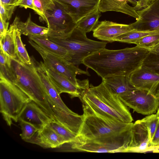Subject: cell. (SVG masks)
Listing matches in <instances>:
<instances>
[{"instance_id": "6da1fadb", "label": "cell", "mask_w": 159, "mask_h": 159, "mask_svg": "<svg viewBox=\"0 0 159 159\" xmlns=\"http://www.w3.org/2000/svg\"><path fill=\"white\" fill-rule=\"evenodd\" d=\"M149 52L137 45L117 50L105 48L85 58L82 64L102 79L115 76H129L142 66Z\"/></svg>"}, {"instance_id": "7a4b0ae2", "label": "cell", "mask_w": 159, "mask_h": 159, "mask_svg": "<svg viewBox=\"0 0 159 159\" xmlns=\"http://www.w3.org/2000/svg\"><path fill=\"white\" fill-rule=\"evenodd\" d=\"M79 98L84 113L120 122L131 123L133 120L127 107L102 81L96 86L90 84Z\"/></svg>"}, {"instance_id": "3957f363", "label": "cell", "mask_w": 159, "mask_h": 159, "mask_svg": "<svg viewBox=\"0 0 159 159\" xmlns=\"http://www.w3.org/2000/svg\"><path fill=\"white\" fill-rule=\"evenodd\" d=\"M83 114V122L75 139L127 148L133 123L113 121L94 115Z\"/></svg>"}, {"instance_id": "277c9868", "label": "cell", "mask_w": 159, "mask_h": 159, "mask_svg": "<svg viewBox=\"0 0 159 159\" xmlns=\"http://www.w3.org/2000/svg\"><path fill=\"white\" fill-rule=\"evenodd\" d=\"M13 83L37 104L52 120L53 113L48 102L46 93L33 62L28 65L18 59L10 57Z\"/></svg>"}, {"instance_id": "5b68a950", "label": "cell", "mask_w": 159, "mask_h": 159, "mask_svg": "<svg viewBox=\"0 0 159 159\" xmlns=\"http://www.w3.org/2000/svg\"><path fill=\"white\" fill-rule=\"evenodd\" d=\"M42 83L48 102L53 113V120L71 129L78 123L79 115L69 109L62 101L56 89L51 82L45 68L43 63L30 57Z\"/></svg>"}, {"instance_id": "8992f818", "label": "cell", "mask_w": 159, "mask_h": 159, "mask_svg": "<svg viewBox=\"0 0 159 159\" xmlns=\"http://www.w3.org/2000/svg\"><path fill=\"white\" fill-rule=\"evenodd\" d=\"M85 32L76 27L70 34L64 39L48 37L54 43L68 52L70 61L78 66L84 59L93 53L105 48L107 42L97 41L88 39Z\"/></svg>"}, {"instance_id": "52a82bcc", "label": "cell", "mask_w": 159, "mask_h": 159, "mask_svg": "<svg viewBox=\"0 0 159 159\" xmlns=\"http://www.w3.org/2000/svg\"><path fill=\"white\" fill-rule=\"evenodd\" d=\"M32 101L13 83L0 76V112L7 124L11 126L12 121H18L24 106Z\"/></svg>"}, {"instance_id": "ba28073f", "label": "cell", "mask_w": 159, "mask_h": 159, "mask_svg": "<svg viewBox=\"0 0 159 159\" xmlns=\"http://www.w3.org/2000/svg\"><path fill=\"white\" fill-rule=\"evenodd\" d=\"M29 42L40 54L45 66L62 75L83 90H86L89 88L88 79L80 80L76 78L77 75L90 76L87 71L83 70L71 62L46 51L31 40Z\"/></svg>"}, {"instance_id": "9c48e42d", "label": "cell", "mask_w": 159, "mask_h": 159, "mask_svg": "<svg viewBox=\"0 0 159 159\" xmlns=\"http://www.w3.org/2000/svg\"><path fill=\"white\" fill-rule=\"evenodd\" d=\"M54 4L45 13L48 37L64 39L68 37L77 25L62 4L54 0Z\"/></svg>"}, {"instance_id": "30bf717a", "label": "cell", "mask_w": 159, "mask_h": 159, "mask_svg": "<svg viewBox=\"0 0 159 159\" xmlns=\"http://www.w3.org/2000/svg\"><path fill=\"white\" fill-rule=\"evenodd\" d=\"M118 96L126 106L143 115L155 113L159 107V97L143 90L137 89Z\"/></svg>"}, {"instance_id": "8fae6325", "label": "cell", "mask_w": 159, "mask_h": 159, "mask_svg": "<svg viewBox=\"0 0 159 159\" xmlns=\"http://www.w3.org/2000/svg\"><path fill=\"white\" fill-rule=\"evenodd\" d=\"M156 149L152 145L145 123L140 120L133 123L126 152L142 153L152 152Z\"/></svg>"}, {"instance_id": "7c38bea8", "label": "cell", "mask_w": 159, "mask_h": 159, "mask_svg": "<svg viewBox=\"0 0 159 159\" xmlns=\"http://www.w3.org/2000/svg\"><path fill=\"white\" fill-rule=\"evenodd\" d=\"M129 77L136 89L159 97V74L142 65Z\"/></svg>"}, {"instance_id": "4fadbf2b", "label": "cell", "mask_w": 159, "mask_h": 159, "mask_svg": "<svg viewBox=\"0 0 159 159\" xmlns=\"http://www.w3.org/2000/svg\"><path fill=\"white\" fill-rule=\"evenodd\" d=\"M137 11L138 18L130 24L134 30L141 31L159 30V0L152 2L147 7Z\"/></svg>"}, {"instance_id": "5bb4252c", "label": "cell", "mask_w": 159, "mask_h": 159, "mask_svg": "<svg viewBox=\"0 0 159 159\" xmlns=\"http://www.w3.org/2000/svg\"><path fill=\"white\" fill-rule=\"evenodd\" d=\"M63 5L75 22L78 23L98 9L100 0H56Z\"/></svg>"}, {"instance_id": "9a60e30c", "label": "cell", "mask_w": 159, "mask_h": 159, "mask_svg": "<svg viewBox=\"0 0 159 159\" xmlns=\"http://www.w3.org/2000/svg\"><path fill=\"white\" fill-rule=\"evenodd\" d=\"M134 30L131 24L118 23L105 20L99 21L93 31L94 37L107 42H115L120 35Z\"/></svg>"}, {"instance_id": "2e32d148", "label": "cell", "mask_w": 159, "mask_h": 159, "mask_svg": "<svg viewBox=\"0 0 159 159\" xmlns=\"http://www.w3.org/2000/svg\"><path fill=\"white\" fill-rule=\"evenodd\" d=\"M52 120L44 111L32 101L24 107L18 118V121L29 123L38 130L43 128Z\"/></svg>"}, {"instance_id": "e0dca14e", "label": "cell", "mask_w": 159, "mask_h": 159, "mask_svg": "<svg viewBox=\"0 0 159 159\" xmlns=\"http://www.w3.org/2000/svg\"><path fill=\"white\" fill-rule=\"evenodd\" d=\"M26 142L46 148H59L66 143L64 139L48 125L38 130L31 139Z\"/></svg>"}, {"instance_id": "ac0fdd59", "label": "cell", "mask_w": 159, "mask_h": 159, "mask_svg": "<svg viewBox=\"0 0 159 159\" xmlns=\"http://www.w3.org/2000/svg\"><path fill=\"white\" fill-rule=\"evenodd\" d=\"M45 69L51 82L59 94L63 93L69 94L71 98H80L84 91L62 75L45 66Z\"/></svg>"}, {"instance_id": "d6986e66", "label": "cell", "mask_w": 159, "mask_h": 159, "mask_svg": "<svg viewBox=\"0 0 159 159\" xmlns=\"http://www.w3.org/2000/svg\"><path fill=\"white\" fill-rule=\"evenodd\" d=\"M129 0H100L98 9L101 12L108 11L120 12L135 18L139 17L137 11L128 4Z\"/></svg>"}, {"instance_id": "ffe728a7", "label": "cell", "mask_w": 159, "mask_h": 159, "mask_svg": "<svg viewBox=\"0 0 159 159\" xmlns=\"http://www.w3.org/2000/svg\"><path fill=\"white\" fill-rule=\"evenodd\" d=\"M102 82L113 93L120 95L135 90L129 76H115L102 79Z\"/></svg>"}, {"instance_id": "44dd1931", "label": "cell", "mask_w": 159, "mask_h": 159, "mask_svg": "<svg viewBox=\"0 0 159 159\" xmlns=\"http://www.w3.org/2000/svg\"><path fill=\"white\" fill-rule=\"evenodd\" d=\"M19 20L18 17L16 16L13 23L10 25L5 35L0 37V49L6 55L13 59H17L15 33Z\"/></svg>"}, {"instance_id": "7402d4cb", "label": "cell", "mask_w": 159, "mask_h": 159, "mask_svg": "<svg viewBox=\"0 0 159 159\" xmlns=\"http://www.w3.org/2000/svg\"><path fill=\"white\" fill-rule=\"evenodd\" d=\"M17 27L21 34L42 38L48 37V27L39 26L33 22L30 13L25 22L19 21Z\"/></svg>"}, {"instance_id": "603a6c76", "label": "cell", "mask_w": 159, "mask_h": 159, "mask_svg": "<svg viewBox=\"0 0 159 159\" xmlns=\"http://www.w3.org/2000/svg\"><path fill=\"white\" fill-rule=\"evenodd\" d=\"M31 40L46 51L68 61L69 57L68 51L63 47L54 43L48 38H39L34 36H28Z\"/></svg>"}, {"instance_id": "cb8c5ba5", "label": "cell", "mask_w": 159, "mask_h": 159, "mask_svg": "<svg viewBox=\"0 0 159 159\" xmlns=\"http://www.w3.org/2000/svg\"><path fill=\"white\" fill-rule=\"evenodd\" d=\"M101 13L98 9L87 16L78 22L77 27L86 33L93 31L99 23Z\"/></svg>"}, {"instance_id": "d4e9b609", "label": "cell", "mask_w": 159, "mask_h": 159, "mask_svg": "<svg viewBox=\"0 0 159 159\" xmlns=\"http://www.w3.org/2000/svg\"><path fill=\"white\" fill-rule=\"evenodd\" d=\"M159 34V30L141 31L134 30L117 37L115 41L133 43L138 40L151 35Z\"/></svg>"}, {"instance_id": "484cf974", "label": "cell", "mask_w": 159, "mask_h": 159, "mask_svg": "<svg viewBox=\"0 0 159 159\" xmlns=\"http://www.w3.org/2000/svg\"><path fill=\"white\" fill-rule=\"evenodd\" d=\"M21 35L17 26L15 30V39L17 59L24 63L30 65L32 63L30 57L28 55L25 46L21 40Z\"/></svg>"}, {"instance_id": "4316f807", "label": "cell", "mask_w": 159, "mask_h": 159, "mask_svg": "<svg viewBox=\"0 0 159 159\" xmlns=\"http://www.w3.org/2000/svg\"><path fill=\"white\" fill-rule=\"evenodd\" d=\"M48 125L64 139L66 143L72 142L77 136L64 125L55 120H52Z\"/></svg>"}, {"instance_id": "83f0119b", "label": "cell", "mask_w": 159, "mask_h": 159, "mask_svg": "<svg viewBox=\"0 0 159 159\" xmlns=\"http://www.w3.org/2000/svg\"><path fill=\"white\" fill-rule=\"evenodd\" d=\"M0 76H2L13 82V75L10 66V57L0 49Z\"/></svg>"}, {"instance_id": "f1b7e54d", "label": "cell", "mask_w": 159, "mask_h": 159, "mask_svg": "<svg viewBox=\"0 0 159 159\" xmlns=\"http://www.w3.org/2000/svg\"><path fill=\"white\" fill-rule=\"evenodd\" d=\"M36 13L46 23L45 13L54 4V0H34Z\"/></svg>"}, {"instance_id": "f546056e", "label": "cell", "mask_w": 159, "mask_h": 159, "mask_svg": "<svg viewBox=\"0 0 159 159\" xmlns=\"http://www.w3.org/2000/svg\"><path fill=\"white\" fill-rule=\"evenodd\" d=\"M145 124L151 142L156 132L159 121V118L156 114H152L141 119Z\"/></svg>"}, {"instance_id": "4dcf8cb0", "label": "cell", "mask_w": 159, "mask_h": 159, "mask_svg": "<svg viewBox=\"0 0 159 159\" xmlns=\"http://www.w3.org/2000/svg\"><path fill=\"white\" fill-rule=\"evenodd\" d=\"M159 43V34L149 35L135 41L134 44L149 50Z\"/></svg>"}, {"instance_id": "1f68e13d", "label": "cell", "mask_w": 159, "mask_h": 159, "mask_svg": "<svg viewBox=\"0 0 159 159\" xmlns=\"http://www.w3.org/2000/svg\"><path fill=\"white\" fill-rule=\"evenodd\" d=\"M19 121L22 131L20 135L21 139L26 142L31 139L38 129L29 123L22 120Z\"/></svg>"}, {"instance_id": "d6a6232c", "label": "cell", "mask_w": 159, "mask_h": 159, "mask_svg": "<svg viewBox=\"0 0 159 159\" xmlns=\"http://www.w3.org/2000/svg\"><path fill=\"white\" fill-rule=\"evenodd\" d=\"M142 65L159 74V55L149 52Z\"/></svg>"}, {"instance_id": "836d02e7", "label": "cell", "mask_w": 159, "mask_h": 159, "mask_svg": "<svg viewBox=\"0 0 159 159\" xmlns=\"http://www.w3.org/2000/svg\"><path fill=\"white\" fill-rule=\"evenodd\" d=\"M21 0H0L1 4L6 12L8 20L11 18L15 7Z\"/></svg>"}, {"instance_id": "e575fe53", "label": "cell", "mask_w": 159, "mask_h": 159, "mask_svg": "<svg viewBox=\"0 0 159 159\" xmlns=\"http://www.w3.org/2000/svg\"><path fill=\"white\" fill-rule=\"evenodd\" d=\"M149 2L148 0H129V2L134 6V8L137 11L147 7Z\"/></svg>"}, {"instance_id": "d590c367", "label": "cell", "mask_w": 159, "mask_h": 159, "mask_svg": "<svg viewBox=\"0 0 159 159\" xmlns=\"http://www.w3.org/2000/svg\"><path fill=\"white\" fill-rule=\"evenodd\" d=\"M17 6L20 7H24L25 9L30 8L34 10L36 12V10L34 7V0H21L18 4Z\"/></svg>"}, {"instance_id": "8d00e7d4", "label": "cell", "mask_w": 159, "mask_h": 159, "mask_svg": "<svg viewBox=\"0 0 159 159\" xmlns=\"http://www.w3.org/2000/svg\"><path fill=\"white\" fill-rule=\"evenodd\" d=\"M152 144L153 147L159 148V121L156 132L154 136L152 142Z\"/></svg>"}, {"instance_id": "74e56055", "label": "cell", "mask_w": 159, "mask_h": 159, "mask_svg": "<svg viewBox=\"0 0 159 159\" xmlns=\"http://www.w3.org/2000/svg\"><path fill=\"white\" fill-rule=\"evenodd\" d=\"M8 22H4L0 20V37L5 35L8 30Z\"/></svg>"}, {"instance_id": "f35d334b", "label": "cell", "mask_w": 159, "mask_h": 159, "mask_svg": "<svg viewBox=\"0 0 159 159\" xmlns=\"http://www.w3.org/2000/svg\"><path fill=\"white\" fill-rule=\"evenodd\" d=\"M0 20L3 22H6L7 20H8L5 10L1 4L0 5Z\"/></svg>"}, {"instance_id": "ab89813d", "label": "cell", "mask_w": 159, "mask_h": 159, "mask_svg": "<svg viewBox=\"0 0 159 159\" xmlns=\"http://www.w3.org/2000/svg\"><path fill=\"white\" fill-rule=\"evenodd\" d=\"M149 51L152 53L159 55V43Z\"/></svg>"}, {"instance_id": "60d3db41", "label": "cell", "mask_w": 159, "mask_h": 159, "mask_svg": "<svg viewBox=\"0 0 159 159\" xmlns=\"http://www.w3.org/2000/svg\"><path fill=\"white\" fill-rule=\"evenodd\" d=\"M156 114H157L158 117L159 118V107H158V108L157 111V113Z\"/></svg>"}, {"instance_id": "b9f144b4", "label": "cell", "mask_w": 159, "mask_h": 159, "mask_svg": "<svg viewBox=\"0 0 159 159\" xmlns=\"http://www.w3.org/2000/svg\"><path fill=\"white\" fill-rule=\"evenodd\" d=\"M149 2H154L156 0H148Z\"/></svg>"}, {"instance_id": "7bdbcfd3", "label": "cell", "mask_w": 159, "mask_h": 159, "mask_svg": "<svg viewBox=\"0 0 159 159\" xmlns=\"http://www.w3.org/2000/svg\"><path fill=\"white\" fill-rule=\"evenodd\" d=\"M158 149H159V148H158Z\"/></svg>"}]
</instances>
